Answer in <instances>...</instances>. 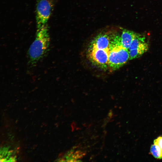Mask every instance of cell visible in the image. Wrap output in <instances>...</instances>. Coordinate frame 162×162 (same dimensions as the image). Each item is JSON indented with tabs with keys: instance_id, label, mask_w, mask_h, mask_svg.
<instances>
[{
	"instance_id": "cell-1",
	"label": "cell",
	"mask_w": 162,
	"mask_h": 162,
	"mask_svg": "<svg viewBox=\"0 0 162 162\" xmlns=\"http://www.w3.org/2000/svg\"><path fill=\"white\" fill-rule=\"evenodd\" d=\"M50 43L49 27L44 26L37 30L35 40L28 51V64L34 66L43 59L49 50Z\"/></svg>"
},
{
	"instance_id": "cell-3",
	"label": "cell",
	"mask_w": 162,
	"mask_h": 162,
	"mask_svg": "<svg viewBox=\"0 0 162 162\" xmlns=\"http://www.w3.org/2000/svg\"><path fill=\"white\" fill-rule=\"evenodd\" d=\"M129 60L128 49L122 46L110 50L109 56V67L112 70L119 69Z\"/></svg>"
},
{
	"instance_id": "cell-4",
	"label": "cell",
	"mask_w": 162,
	"mask_h": 162,
	"mask_svg": "<svg viewBox=\"0 0 162 162\" xmlns=\"http://www.w3.org/2000/svg\"><path fill=\"white\" fill-rule=\"evenodd\" d=\"M110 52L109 48L99 49L89 47L88 56L91 62L94 65L103 69L109 67V56Z\"/></svg>"
},
{
	"instance_id": "cell-2",
	"label": "cell",
	"mask_w": 162,
	"mask_h": 162,
	"mask_svg": "<svg viewBox=\"0 0 162 162\" xmlns=\"http://www.w3.org/2000/svg\"><path fill=\"white\" fill-rule=\"evenodd\" d=\"M53 4L52 0H37L36 10L37 29L47 24L52 10Z\"/></svg>"
},
{
	"instance_id": "cell-5",
	"label": "cell",
	"mask_w": 162,
	"mask_h": 162,
	"mask_svg": "<svg viewBox=\"0 0 162 162\" xmlns=\"http://www.w3.org/2000/svg\"><path fill=\"white\" fill-rule=\"evenodd\" d=\"M114 35L108 33L100 34L92 41L89 47L99 49L109 48L111 41Z\"/></svg>"
},
{
	"instance_id": "cell-10",
	"label": "cell",
	"mask_w": 162,
	"mask_h": 162,
	"mask_svg": "<svg viewBox=\"0 0 162 162\" xmlns=\"http://www.w3.org/2000/svg\"><path fill=\"white\" fill-rule=\"evenodd\" d=\"M154 143L157 145L162 151V136H159L155 139Z\"/></svg>"
},
{
	"instance_id": "cell-9",
	"label": "cell",
	"mask_w": 162,
	"mask_h": 162,
	"mask_svg": "<svg viewBox=\"0 0 162 162\" xmlns=\"http://www.w3.org/2000/svg\"><path fill=\"white\" fill-rule=\"evenodd\" d=\"M150 152L155 158L158 159L162 158V151L157 145L154 144L151 146Z\"/></svg>"
},
{
	"instance_id": "cell-7",
	"label": "cell",
	"mask_w": 162,
	"mask_h": 162,
	"mask_svg": "<svg viewBox=\"0 0 162 162\" xmlns=\"http://www.w3.org/2000/svg\"><path fill=\"white\" fill-rule=\"evenodd\" d=\"M137 34L134 32L124 29L120 36L121 43L122 47L128 49L131 43Z\"/></svg>"
},
{
	"instance_id": "cell-6",
	"label": "cell",
	"mask_w": 162,
	"mask_h": 162,
	"mask_svg": "<svg viewBox=\"0 0 162 162\" xmlns=\"http://www.w3.org/2000/svg\"><path fill=\"white\" fill-rule=\"evenodd\" d=\"M16 160L15 153L9 146L0 147V162H15Z\"/></svg>"
},
{
	"instance_id": "cell-8",
	"label": "cell",
	"mask_w": 162,
	"mask_h": 162,
	"mask_svg": "<svg viewBox=\"0 0 162 162\" xmlns=\"http://www.w3.org/2000/svg\"><path fill=\"white\" fill-rule=\"evenodd\" d=\"M148 45L145 42L135 49L129 50V60L139 58L146 52L148 49Z\"/></svg>"
}]
</instances>
